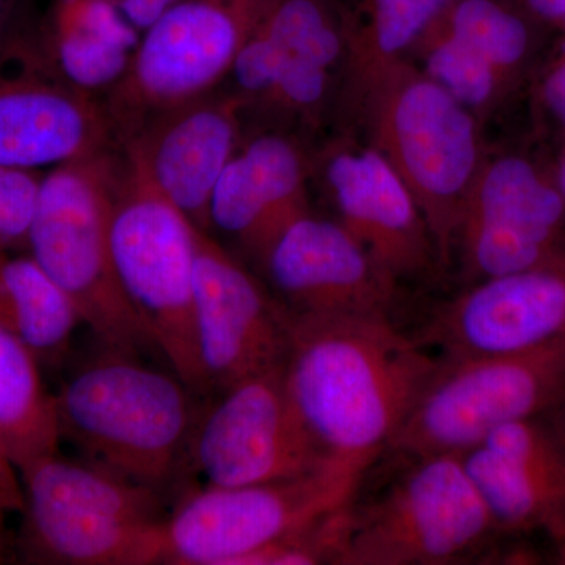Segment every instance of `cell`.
<instances>
[{"mask_svg": "<svg viewBox=\"0 0 565 565\" xmlns=\"http://www.w3.org/2000/svg\"><path fill=\"white\" fill-rule=\"evenodd\" d=\"M259 28L282 54L330 71L348 51L338 0H269Z\"/></svg>", "mask_w": 565, "mask_h": 565, "instance_id": "484cf974", "label": "cell"}, {"mask_svg": "<svg viewBox=\"0 0 565 565\" xmlns=\"http://www.w3.org/2000/svg\"><path fill=\"white\" fill-rule=\"evenodd\" d=\"M445 359L520 351L565 337V248L522 273L467 286L416 333Z\"/></svg>", "mask_w": 565, "mask_h": 565, "instance_id": "2e32d148", "label": "cell"}, {"mask_svg": "<svg viewBox=\"0 0 565 565\" xmlns=\"http://www.w3.org/2000/svg\"><path fill=\"white\" fill-rule=\"evenodd\" d=\"M140 39L120 0H57L41 51L61 79L104 102L131 68Z\"/></svg>", "mask_w": 565, "mask_h": 565, "instance_id": "44dd1931", "label": "cell"}, {"mask_svg": "<svg viewBox=\"0 0 565 565\" xmlns=\"http://www.w3.org/2000/svg\"><path fill=\"white\" fill-rule=\"evenodd\" d=\"M11 511H13V508H11L7 498L0 493V546H6L9 550H13L9 530H7V514Z\"/></svg>", "mask_w": 565, "mask_h": 565, "instance_id": "d6a6232c", "label": "cell"}, {"mask_svg": "<svg viewBox=\"0 0 565 565\" xmlns=\"http://www.w3.org/2000/svg\"><path fill=\"white\" fill-rule=\"evenodd\" d=\"M41 178L40 172L0 166V250L28 252Z\"/></svg>", "mask_w": 565, "mask_h": 565, "instance_id": "83f0119b", "label": "cell"}, {"mask_svg": "<svg viewBox=\"0 0 565 565\" xmlns=\"http://www.w3.org/2000/svg\"><path fill=\"white\" fill-rule=\"evenodd\" d=\"M360 17L344 10L353 68L401 58L418 43L451 0H356Z\"/></svg>", "mask_w": 565, "mask_h": 565, "instance_id": "d4e9b609", "label": "cell"}, {"mask_svg": "<svg viewBox=\"0 0 565 565\" xmlns=\"http://www.w3.org/2000/svg\"><path fill=\"white\" fill-rule=\"evenodd\" d=\"M288 327L285 371L294 403L334 463L366 475L407 422L440 356L392 318L288 313Z\"/></svg>", "mask_w": 565, "mask_h": 565, "instance_id": "6da1fadb", "label": "cell"}, {"mask_svg": "<svg viewBox=\"0 0 565 565\" xmlns=\"http://www.w3.org/2000/svg\"><path fill=\"white\" fill-rule=\"evenodd\" d=\"M174 0H120L126 18L140 33L158 20Z\"/></svg>", "mask_w": 565, "mask_h": 565, "instance_id": "f1b7e54d", "label": "cell"}, {"mask_svg": "<svg viewBox=\"0 0 565 565\" xmlns=\"http://www.w3.org/2000/svg\"><path fill=\"white\" fill-rule=\"evenodd\" d=\"M531 20L519 0H451L433 25L478 52L505 76L530 51Z\"/></svg>", "mask_w": 565, "mask_h": 565, "instance_id": "cb8c5ba5", "label": "cell"}, {"mask_svg": "<svg viewBox=\"0 0 565 565\" xmlns=\"http://www.w3.org/2000/svg\"><path fill=\"white\" fill-rule=\"evenodd\" d=\"M556 185H557V189H559V192L563 193V196L565 200V152H564L563 159H561L559 172H557Z\"/></svg>", "mask_w": 565, "mask_h": 565, "instance_id": "e575fe53", "label": "cell"}, {"mask_svg": "<svg viewBox=\"0 0 565 565\" xmlns=\"http://www.w3.org/2000/svg\"><path fill=\"white\" fill-rule=\"evenodd\" d=\"M308 177L310 161L291 137L264 132L241 141L212 192L207 233L258 267L278 234L311 211Z\"/></svg>", "mask_w": 565, "mask_h": 565, "instance_id": "ffe728a7", "label": "cell"}, {"mask_svg": "<svg viewBox=\"0 0 565 565\" xmlns=\"http://www.w3.org/2000/svg\"><path fill=\"white\" fill-rule=\"evenodd\" d=\"M121 148L63 163L41 178L28 252L61 286L103 348L156 352L115 273L109 217Z\"/></svg>", "mask_w": 565, "mask_h": 565, "instance_id": "8992f818", "label": "cell"}, {"mask_svg": "<svg viewBox=\"0 0 565 565\" xmlns=\"http://www.w3.org/2000/svg\"><path fill=\"white\" fill-rule=\"evenodd\" d=\"M285 366L244 379L196 411L180 471L193 478L189 490L267 484L340 467L294 403Z\"/></svg>", "mask_w": 565, "mask_h": 565, "instance_id": "9c48e42d", "label": "cell"}, {"mask_svg": "<svg viewBox=\"0 0 565 565\" xmlns=\"http://www.w3.org/2000/svg\"><path fill=\"white\" fill-rule=\"evenodd\" d=\"M196 230L122 156L109 217L121 291L170 371L193 396L210 397L193 318Z\"/></svg>", "mask_w": 565, "mask_h": 565, "instance_id": "52a82bcc", "label": "cell"}, {"mask_svg": "<svg viewBox=\"0 0 565 565\" xmlns=\"http://www.w3.org/2000/svg\"><path fill=\"white\" fill-rule=\"evenodd\" d=\"M0 493L7 498L13 511H22L24 493H22L20 471L10 462L2 448H0Z\"/></svg>", "mask_w": 565, "mask_h": 565, "instance_id": "4dcf8cb0", "label": "cell"}, {"mask_svg": "<svg viewBox=\"0 0 565 565\" xmlns=\"http://www.w3.org/2000/svg\"><path fill=\"white\" fill-rule=\"evenodd\" d=\"M565 460V392L541 415Z\"/></svg>", "mask_w": 565, "mask_h": 565, "instance_id": "1f68e13d", "label": "cell"}, {"mask_svg": "<svg viewBox=\"0 0 565 565\" xmlns=\"http://www.w3.org/2000/svg\"><path fill=\"white\" fill-rule=\"evenodd\" d=\"M392 478L345 508L338 565H457L490 559L504 537L460 455L397 456Z\"/></svg>", "mask_w": 565, "mask_h": 565, "instance_id": "277c9868", "label": "cell"}, {"mask_svg": "<svg viewBox=\"0 0 565 565\" xmlns=\"http://www.w3.org/2000/svg\"><path fill=\"white\" fill-rule=\"evenodd\" d=\"M565 200L520 156L484 161L465 203L455 248L463 288L522 273L564 250Z\"/></svg>", "mask_w": 565, "mask_h": 565, "instance_id": "5bb4252c", "label": "cell"}, {"mask_svg": "<svg viewBox=\"0 0 565 565\" xmlns=\"http://www.w3.org/2000/svg\"><path fill=\"white\" fill-rule=\"evenodd\" d=\"M561 58L565 61V40L563 41V44H561Z\"/></svg>", "mask_w": 565, "mask_h": 565, "instance_id": "8d00e7d4", "label": "cell"}, {"mask_svg": "<svg viewBox=\"0 0 565 565\" xmlns=\"http://www.w3.org/2000/svg\"><path fill=\"white\" fill-rule=\"evenodd\" d=\"M258 269L291 315L392 318L399 285L338 221L313 211L289 223Z\"/></svg>", "mask_w": 565, "mask_h": 565, "instance_id": "9a60e30c", "label": "cell"}, {"mask_svg": "<svg viewBox=\"0 0 565 565\" xmlns=\"http://www.w3.org/2000/svg\"><path fill=\"white\" fill-rule=\"evenodd\" d=\"M564 392L565 337L520 351L440 356L385 455H460L505 423L544 414Z\"/></svg>", "mask_w": 565, "mask_h": 565, "instance_id": "ba28073f", "label": "cell"}, {"mask_svg": "<svg viewBox=\"0 0 565 565\" xmlns=\"http://www.w3.org/2000/svg\"><path fill=\"white\" fill-rule=\"evenodd\" d=\"M460 459L504 537L544 531L565 563V460L541 415L497 427Z\"/></svg>", "mask_w": 565, "mask_h": 565, "instance_id": "d6986e66", "label": "cell"}, {"mask_svg": "<svg viewBox=\"0 0 565 565\" xmlns=\"http://www.w3.org/2000/svg\"><path fill=\"white\" fill-rule=\"evenodd\" d=\"M375 150L414 195L448 267L482 158L473 111L404 57L355 70Z\"/></svg>", "mask_w": 565, "mask_h": 565, "instance_id": "3957f363", "label": "cell"}, {"mask_svg": "<svg viewBox=\"0 0 565 565\" xmlns=\"http://www.w3.org/2000/svg\"><path fill=\"white\" fill-rule=\"evenodd\" d=\"M39 359L0 327V448L18 471L57 455L62 444L55 394Z\"/></svg>", "mask_w": 565, "mask_h": 565, "instance_id": "603a6c76", "label": "cell"}, {"mask_svg": "<svg viewBox=\"0 0 565 565\" xmlns=\"http://www.w3.org/2000/svg\"><path fill=\"white\" fill-rule=\"evenodd\" d=\"M20 476L24 523L17 548L24 563L161 564L162 493L58 452Z\"/></svg>", "mask_w": 565, "mask_h": 565, "instance_id": "5b68a950", "label": "cell"}, {"mask_svg": "<svg viewBox=\"0 0 565 565\" xmlns=\"http://www.w3.org/2000/svg\"><path fill=\"white\" fill-rule=\"evenodd\" d=\"M218 90L159 111L120 147L126 162L203 232L215 184L243 141L244 106Z\"/></svg>", "mask_w": 565, "mask_h": 565, "instance_id": "e0dca14e", "label": "cell"}, {"mask_svg": "<svg viewBox=\"0 0 565 565\" xmlns=\"http://www.w3.org/2000/svg\"><path fill=\"white\" fill-rule=\"evenodd\" d=\"M120 148L102 99L71 87L41 46H0V166L40 172Z\"/></svg>", "mask_w": 565, "mask_h": 565, "instance_id": "7c38bea8", "label": "cell"}, {"mask_svg": "<svg viewBox=\"0 0 565 565\" xmlns=\"http://www.w3.org/2000/svg\"><path fill=\"white\" fill-rule=\"evenodd\" d=\"M6 24H7V6L6 0H0V46L6 43L7 40L10 39L6 33Z\"/></svg>", "mask_w": 565, "mask_h": 565, "instance_id": "836d02e7", "label": "cell"}, {"mask_svg": "<svg viewBox=\"0 0 565 565\" xmlns=\"http://www.w3.org/2000/svg\"><path fill=\"white\" fill-rule=\"evenodd\" d=\"M82 322L76 307L29 252L0 250V327L41 364H58Z\"/></svg>", "mask_w": 565, "mask_h": 565, "instance_id": "7402d4cb", "label": "cell"}, {"mask_svg": "<svg viewBox=\"0 0 565 565\" xmlns=\"http://www.w3.org/2000/svg\"><path fill=\"white\" fill-rule=\"evenodd\" d=\"M11 550L0 546V564L9 563Z\"/></svg>", "mask_w": 565, "mask_h": 565, "instance_id": "d590c367", "label": "cell"}, {"mask_svg": "<svg viewBox=\"0 0 565 565\" xmlns=\"http://www.w3.org/2000/svg\"><path fill=\"white\" fill-rule=\"evenodd\" d=\"M412 51L422 52L424 73L475 115L489 109L503 84L492 63L434 25Z\"/></svg>", "mask_w": 565, "mask_h": 565, "instance_id": "4316f807", "label": "cell"}, {"mask_svg": "<svg viewBox=\"0 0 565 565\" xmlns=\"http://www.w3.org/2000/svg\"><path fill=\"white\" fill-rule=\"evenodd\" d=\"M362 479L332 467L288 481L189 490L163 520L161 564L237 565L348 503Z\"/></svg>", "mask_w": 565, "mask_h": 565, "instance_id": "8fae6325", "label": "cell"}, {"mask_svg": "<svg viewBox=\"0 0 565 565\" xmlns=\"http://www.w3.org/2000/svg\"><path fill=\"white\" fill-rule=\"evenodd\" d=\"M193 318L211 396L281 366L288 359L285 308L243 259L200 228L195 234Z\"/></svg>", "mask_w": 565, "mask_h": 565, "instance_id": "4fadbf2b", "label": "cell"}, {"mask_svg": "<svg viewBox=\"0 0 565 565\" xmlns=\"http://www.w3.org/2000/svg\"><path fill=\"white\" fill-rule=\"evenodd\" d=\"M269 0H174L141 33L131 68L104 99L118 145L159 111L225 84Z\"/></svg>", "mask_w": 565, "mask_h": 565, "instance_id": "30bf717a", "label": "cell"}, {"mask_svg": "<svg viewBox=\"0 0 565 565\" xmlns=\"http://www.w3.org/2000/svg\"><path fill=\"white\" fill-rule=\"evenodd\" d=\"M542 95H544L546 107L565 128V61L563 58L546 76Z\"/></svg>", "mask_w": 565, "mask_h": 565, "instance_id": "f546056e", "label": "cell"}, {"mask_svg": "<svg viewBox=\"0 0 565 565\" xmlns=\"http://www.w3.org/2000/svg\"><path fill=\"white\" fill-rule=\"evenodd\" d=\"M193 399L177 374L107 348L55 394L61 438L84 462L162 494L181 471Z\"/></svg>", "mask_w": 565, "mask_h": 565, "instance_id": "7a4b0ae2", "label": "cell"}, {"mask_svg": "<svg viewBox=\"0 0 565 565\" xmlns=\"http://www.w3.org/2000/svg\"><path fill=\"white\" fill-rule=\"evenodd\" d=\"M321 166L338 222L390 278L401 285L440 269L414 195L381 151L334 148Z\"/></svg>", "mask_w": 565, "mask_h": 565, "instance_id": "ac0fdd59", "label": "cell"}]
</instances>
